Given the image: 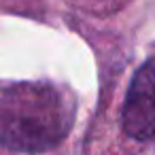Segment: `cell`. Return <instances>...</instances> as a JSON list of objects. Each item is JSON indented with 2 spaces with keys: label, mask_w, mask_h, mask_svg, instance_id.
Returning <instances> with one entry per match:
<instances>
[{
  "label": "cell",
  "mask_w": 155,
  "mask_h": 155,
  "mask_svg": "<svg viewBox=\"0 0 155 155\" xmlns=\"http://www.w3.org/2000/svg\"><path fill=\"white\" fill-rule=\"evenodd\" d=\"M74 104L49 85H11L0 89V144L13 151H45L70 130Z\"/></svg>",
  "instance_id": "cell-1"
},
{
  "label": "cell",
  "mask_w": 155,
  "mask_h": 155,
  "mask_svg": "<svg viewBox=\"0 0 155 155\" xmlns=\"http://www.w3.org/2000/svg\"><path fill=\"white\" fill-rule=\"evenodd\" d=\"M123 127L136 140H155V58L138 68L123 102Z\"/></svg>",
  "instance_id": "cell-2"
}]
</instances>
